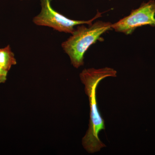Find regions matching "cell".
I'll return each mask as SVG.
<instances>
[{
    "mask_svg": "<svg viewBox=\"0 0 155 155\" xmlns=\"http://www.w3.org/2000/svg\"><path fill=\"white\" fill-rule=\"evenodd\" d=\"M117 72L114 69L105 67L101 69H84L80 74L81 82L85 86V92L88 97L90 107L89 125L86 134L82 139V145L88 153H94L100 151L106 147L101 141L99 134L105 130L104 120L99 110L97 103L96 91L101 81L106 78L116 77Z\"/></svg>",
    "mask_w": 155,
    "mask_h": 155,
    "instance_id": "1",
    "label": "cell"
},
{
    "mask_svg": "<svg viewBox=\"0 0 155 155\" xmlns=\"http://www.w3.org/2000/svg\"><path fill=\"white\" fill-rule=\"evenodd\" d=\"M110 22L98 21L88 27L79 25L70 36L61 45L65 52L69 56L73 67L78 68L83 66L84 55L91 46L97 41L103 40L101 36L111 29Z\"/></svg>",
    "mask_w": 155,
    "mask_h": 155,
    "instance_id": "2",
    "label": "cell"
},
{
    "mask_svg": "<svg viewBox=\"0 0 155 155\" xmlns=\"http://www.w3.org/2000/svg\"><path fill=\"white\" fill-rule=\"evenodd\" d=\"M52 0H40L41 10L38 15L34 17L33 22L38 26H47L61 32L72 34L77 25L92 24L93 21L101 16L102 13L97 12L95 17L87 21L73 20L67 18L56 11L51 6Z\"/></svg>",
    "mask_w": 155,
    "mask_h": 155,
    "instance_id": "3",
    "label": "cell"
},
{
    "mask_svg": "<svg viewBox=\"0 0 155 155\" xmlns=\"http://www.w3.org/2000/svg\"><path fill=\"white\" fill-rule=\"evenodd\" d=\"M155 1L143 3L138 8L131 11L130 15L111 25L117 32L130 34L136 28L143 25L155 26Z\"/></svg>",
    "mask_w": 155,
    "mask_h": 155,
    "instance_id": "4",
    "label": "cell"
},
{
    "mask_svg": "<svg viewBox=\"0 0 155 155\" xmlns=\"http://www.w3.org/2000/svg\"><path fill=\"white\" fill-rule=\"evenodd\" d=\"M17 64L14 53L9 45L0 48V67L8 72L12 66Z\"/></svg>",
    "mask_w": 155,
    "mask_h": 155,
    "instance_id": "5",
    "label": "cell"
},
{
    "mask_svg": "<svg viewBox=\"0 0 155 155\" xmlns=\"http://www.w3.org/2000/svg\"><path fill=\"white\" fill-rule=\"evenodd\" d=\"M8 71L0 67V84L6 82L7 79Z\"/></svg>",
    "mask_w": 155,
    "mask_h": 155,
    "instance_id": "6",
    "label": "cell"
},
{
    "mask_svg": "<svg viewBox=\"0 0 155 155\" xmlns=\"http://www.w3.org/2000/svg\"><path fill=\"white\" fill-rule=\"evenodd\" d=\"M20 1H29V0H20Z\"/></svg>",
    "mask_w": 155,
    "mask_h": 155,
    "instance_id": "7",
    "label": "cell"
}]
</instances>
